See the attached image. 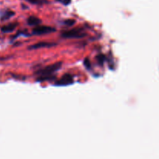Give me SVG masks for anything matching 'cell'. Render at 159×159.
<instances>
[{
  "instance_id": "1",
  "label": "cell",
  "mask_w": 159,
  "mask_h": 159,
  "mask_svg": "<svg viewBox=\"0 0 159 159\" xmlns=\"http://www.w3.org/2000/svg\"><path fill=\"white\" fill-rule=\"evenodd\" d=\"M61 65L62 64L61 63V62H57V63H54L53 64V65H49V66H47L45 67V68H42V69H40L39 71H36L35 74L39 76L52 75L53 73L58 71V70L61 68Z\"/></svg>"
},
{
  "instance_id": "2",
  "label": "cell",
  "mask_w": 159,
  "mask_h": 159,
  "mask_svg": "<svg viewBox=\"0 0 159 159\" xmlns=\"http://www.w3.org/2000/svg\"><path fill=\"white\" fill-rule=\"evenodd\" d=\"M86 34L82 31V29H73L64 31L61 34V37L65 39H78L85 37Z\"/></svg>"
},
{
  "instance_id": "3",
  "label": "cell",
  "mask_w": 159,
  "mask_h": 159,
  "mask_svg": "<svg viewBox=\"0 0 159 159\" xmlns=\"http://www.w3.org/2000/svg\"><path fill=\"white\" fill-rule=\"evenodd\" d=\"M55 28L51 27V26H37L33 30V34L34 35H43V34H51V33L55 32Z\"/></svg>"
},
{
  "instance_id": "4",
  "label": "cell",
  "mask_w": 159,
  "mask_h": 159,
  "mask_svg": "<svg viewBox=\"0 0 159 159\" xmlns=\"http://www.w3.org/2000/svg\"><path fill=\"white\" fill-rule=\"evenodd\" d=\"M73 82H74V80H73L72 76L71 75L66 74L61 79H59V80H57L55 82V85H57V86H65V85H71V84L73 83Z\"/></svg>"
},
{
  "instance_id": "5",
  "label": "cell",
  "mask_w": 159,
  "mask_h": 159,
  "mask_svg": "<svg viewBox=\"0 0 159 159\" xmlns=\"http://www.w3.org/2000/svg\"><path fill=\"white\" fill-rule=\"evenodd\" d=\"M55 43H49V42H39V43L33 44L29 47L30 50H36L40 49V48H51V47L55 46Z\"/></svg>"
},
{
  "instance_id": "6",
  "label": "cell",
  "mask_w": 159,
  "mask_h": 159,
  "mask_svg": "<svg viewBox=\"0 0 159 159\" xmlns=\"http://www.w3.org/2000/svg\"><path fill=\"white\" fill-rule=\"evenodd\" d=\"M17 23H9L7 25H5L3 26L1 28V30L2 31L3 33H6V34H8V33H11L16 28L17 26Z\"/></svg>"
},
{
  "instance_id": "7",
  "label": "cell",
  "mask_w": 159,
  "mask_h": 159,
  "mask_svg": "<svg viewBox=\"0 0 159 159\" xmlns=\"http://www.w3.org/2000/svg\"><path fill=\"white\" fill-rule=\"evenodd\" d=\"M41 20L36 16H30L27 19V23L30 26H39L41 23Z\"/></svg>"
},
{
  "instance_id": "8",
  "label": "cell",
  "mask_w": 159,
  "mask_h": 159,
  "mask_svg": "<svg viewBox=\"0 0 159 159\" xmlns=\"http://www.w3.org/2000/svg\"><path fill=\"white\" fill-rule=\"evenodd\" d=\"M56 79L55 75H43L39 76L37 79V82H45V81H51L54 80Z\"/></svg>"
},
{
  "instance_id": "9",
  "label": "cell",
  "mask_w": 159,
  "mask_h": 159,
  "mask_svg": "<svg viewBox=\"0 0 159 159\" xmlns=\"http://www.w3.org/2000/svg\"><path fill=\"white\" fill-rule=\"evenodd\" d=\"M15 15V12L12 10H7L4 12V13L2 15L1 19L2 20H9V18H11L12 16Z\"/></svg>"
},
{
  "instance_id": "10",
  "label": "cell",
  "mask_w": 159,
  "mask_h": 159,
  "mask_svg": "<svg viewBox=\"0 0 159 159\" xmlns=\"http://www.w3.org/2000/svg\"><path fill=\"white\" fill-rule=\"evenodd\" d=\"M26 1L34 5H41L43 3L46 2V0H26Z\"/></svg>"
},
{
  "instance_id": "11",
  "label": "cell",
  "mask_w": 159,
  "mask_h": 159,
  "mask_svg": "<svg viewBox=\"0 0 159 159\" xmlns=\"http://www.w3.org/2000/svg\"><path fill=\"white\" fill-rule=\"evenodd\" d=\"M105 56L102 55V54H99V55L97 56V60H98V63L100 65H102L104 64V61H105Z\"/></svg>"
},
{
  "instance_id": "12",
  "label": "cell",
  "mask_w": 159,
  "mask_h": 159,
  "mask_svg": "<svg viewBox=\"0 0 159 159\" xmlns=\"http://www.w3.org/2000/svg\"><path fill=\"white\" fill-rule=\"evenodd\" d=\"M75 23V20H67L64 22V24L67 25V26H73Z\"/></svg>"
},
{
  "instance_id": "13",
  "label": "cell",
  "mask_w": 159,
  "mask_h": 159,
  "mask_svg": "<svg viewBox=\"0 0 159 159\" xmlns=\"http://www.w3.org/2000/svg\"><path fill=\"white\" fill-rule=\"evenodd\" d=\"M84 65H85V68H86L87 69H90V68H91V64H90L89 60L88 58H85V60H84Z\"/></svg>"
},
{
  "instance_id": "14",
  "label": "cell",
  "mask_w": 159,
  "mask_h": 159,
  "mask_svg": "<svg viewBox=\"0 0 159 159\" xmlns=\"http://www.w3.org/2000/svg\"><path fill=\"white\" fill-rule=\"evenodd\" d=\"M70 2H71V0H64L63 2L65 5H68V4H69Z\"/></svg>"
}]
</instances>
